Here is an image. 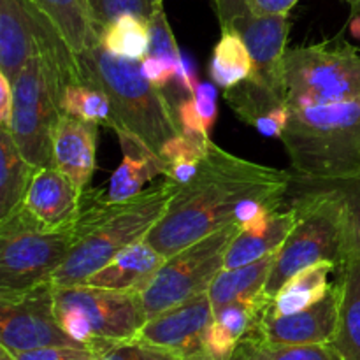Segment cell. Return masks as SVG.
Here are the masks:
<instances>
[{"label": "cell", "instance_id": "17", "mask_svg": "<svg viewBox=\"0 0 360 360\" xmlns=\"http://www.w3.org/2000/svg\"><path fill=\"white\" fill-rule=\"evenodd\" d=\"M98 123L62 112L53 136V165L86 190L95 172Z\"/></svg>", "mask_w": 360, "mask_h": 360}, {"label": "cell", "instance_id": "30", "mask_svg": "<svg viewBox=\"0 0 360 360\" xmlns=\"http://www.w3.org/2000/svg\"><path fill=\"white\" fill-rule=\"evenodd\" d=\"M62 111L86 122L111 127L112 115L108 97L98 88L84 83L69 84L62 95Z\"/></svg>", "mask_w": 360, "mask_h": 360}, {"label": "cell", "instance_id": "44", "mask_svg": "<svg viewBox=\"0 0 360 360\" xmlns=\"http://www.w3.org/2000/svg\"><path fill=\"white\" fill-rule=\"evenodd\" d=\"M200 162H181V164H171L167 165V172H165L164 178L171 179L174 185L181 186L185 183H188L190 179L195 176L197 169H199Z\"/></svg>", "mask_w": 360, "mask_h": 360}, {"label": "cell", "instance_id": "6", "mask_svg": "<svg viewBox=\"0 0 360 360\" xmlns=\"http://www.w3.org/2000/svg\"><path fill=\"white\" fill-rule=\"evenodd\" d=\"M55 309L60 326L72 340L101 354L112 345L136 340L148 322L139 292L84 283L55 285Z\"/></svg>", "mask_w": 360, "mask_h": 360}, {"label": "cell", "instance_id": "20", "mask_svg": "<svg viewBox=\"0 0 360 360\" xmlns=\"http://www.w3.org/2000/svg\"><path fill=\"white\" fill-rule=\"evenodd\" d=\"M164 262L165 257L148 239H141L118 253L108 266L91 274L83 283L143 294Z\"/></svg>", "mask_w": 360, "mask_h": 360}, {"label": "cell", "instance_id": "36", "mask_svg": "<svg viewBox=\"0 0 360 360\" xmlns=\"http://www.w3.org/2000/svg\"><path fill=\"white\" fill-rule=\"evenodd\" d=\"M211 144L202 146V144L195 143V141L188 139L185 134H181V136L174 137L165 144L160 157L167 162V165L181 164V162H200L207 155Z\"/></svg>", "mask_w": 360, "mask_h": 360}, {"label": "cell", "instance_id": "34", "mask_svg": "<svg viewBox=\"0 0 360 360\" xmlns=\"http://www.w3.org/2000/svg\"><path fill=\"white\" fill-rule=\"evenodd\" d=\"M176 116H178L179 127H181V132L185 134L188 139L195 141V143L202 144V146H210L213 141L210 137V130L204 125L202 118H200L199 111H197V105L193 97L185 98L178 104L176 109Z\"/></svg>", "mask_w": 360, "mask_h": 360}, {"label": "cell", "instance_id": "23", "mask_svg": "<svg viewBox=\"0 0 360 360\" xmlns=\"http://www.w3.org/2000/svg\"><path fill=\"white\" fill-rule=\"evenodd\" d=\"M276 255L278 252H273L246 266L221 269L207 290L214 311L234 301L266 294L267 278L273 269Z\"/></svg>", "mask_w": 360, "mask_h": 360}, {"label": "cell", "instance_id": "16", "mask_svg": "<svg viewBox=\"0 0 360 360\" xmlns=\"http://www.w3.org/2000/svg\"><path fill=\"white\" fill-rule=\"evenodd\" d=\"M46 13L34 0H0V72L14 83L37 55V35Z\"/></svg>", "mask_w": 360, "mask_h": 360}, {"label": "cell", "instance_id": "22", "mask_svg": "<svg viewBox=\"0 0 360 360\" xmlns=\"http://www.w3.org/2000/svg\"><path fill=\"white\" fill-rule=\"evenodd\" d=\"M118 136L122 146L123 158L120 167L109 179L108 199L109 200H127L139 195L146 190V186L158 176H165L167 162L160 155L148 150L136 137L127 132H115Z\"/></svg>", "mask_w": 360, "mask_h": 360}, {"label": "cell", "instance_id": "32", "mask_svg": "<svg viewBox=\"0 0 360 360\" xmlns=\"http://www.w3.org/2000/svg\"><path fill=\"white\" fill-rule=\"evenodd\" d=\"M148 28H150V49H148V55L178 63L183 53L179 51L178 42H176L174 34H172V28L169 25L164 7L158 9L148 20Z\"/></svg>", "mask_w": 360, "mask_h": 360}, {"label": "cell", "instance_id": "12", "mask_svg": "<svg viewBox=\"0 0 360 360\" xmlns=\"http://www.w3.org/2000/svg\"><path fill=\"white\" fill-rule=\"evenodd\" d=\"M213 2L221 30L238 34L252 55L253 72L250 77L283 95L281 62L290 34V14H257L243 0Z\"/></svg>", "mask_w": 360, "mask_h": 360}, {"label": "cell", "instance_id": "14", "mask_svg": "<svg viewBox=\"0 0 360 360\" xmlns=\"http://www.w3.org/2000/svg\"><path fill=\"white\" fill-rule=\"evenodd\" d=\"M213 320L214 308L204 292L148 320L137 340L181 355L195 354L204 350V336Z\"/></svg>", "mask_w": 360, "mask_h": 360}, {"label": "cell", "instance_id": "40", "mask_svg": "<svg viewBox=\"0 0 360 360\" xmlns=\"http://www.w3.org/2000/svg\"><path fill=\"white\" fill-rule=\"evenodd\" d=\"M320 185L329 186V188H333L334 192L340 193V195L343 197V200L347 202L352 218H354L355 225H357V231L360 234V176L354 179H347V181L320 183Z\"/></svg>", "mask_w": 360, "mask_h": 360}, {"label": "cell", "instance_id": "39", "mask_svg": "<svg viewBox=\"0 0 360 360\" xmlns=\"http://www.w3.org/2000/svg\"><path fill=\"white\" fill-rule=\"evenodd\" d=\"M176 65H178V63H172L165 58H158V56L148 55L143 58L144 76H146L151 83L157 84L158 88H164L165 84L174 81Z\"/></svg>", "mask_w": 360, "mask_h": 360}, {"label": "cell", "instance_id": "41", "mask_svg": "<svg viewBox=\"0 0 360 360\" xmlns=\"http://www.w3.org/2000/svg\"><path fill=\"white\" fill-rule=\"evenodd\" d=\"M174 81L178 83V86L181 88V90H185L186 94H188V97H192L197 84L200 83L199 77H197L195 74V65H193V62L186 55H181L178 65H176Z\"/></svg>", "mask_w": 360, "mask_h": 360}, {"label": "cell", "instance_id": "13", "mask_svg": "<svg viewBox=\"0 0 360 360\" xmlns=\"http://www.w3.org/2000/svg\"><path fill=\"white\" fill-rule=\"evenodd\" d=\"M341 288L333 281L326 297L290 315H271L266 309L255 333L273 345H333L340 316Z\"/></svg>", "mask_w": 360, "mask_h": 360}, {"label": "cell", "instance_id": "43", "mask_svg": "<svg viewBox=\"0 0 360 360\" xmlns=\"http://www.w3.org/2000/svg\"><path fill=\"white\" fill-rule=\"evenodd\" d=\"M257 14H290L299 0H243Z\"/></svg>", "mask_w": 360, "mask_h": 360}, {"label": "cell", "instance_id": "25", "mask_svg": "<svg viewBox=\"0 0 360 360\" xmlns=\"http://www.w3.org/2000/svg\"><path fill=\"white\" fill-rule=\"evenodd\" d=\"M334 273H338V267L333 262L306 267L281 287V290L271 301L267 311L271 315H290L309 308L326 297L333 285L329 280Z\"/></svg>", "mask_w": 360, "mask_h": 360}, {"label": "cell", "instance_id": "31", "mask_svg": "<svg viewBox=\"0 0 360 360\" xmlns=\"http://www.w3.org/2000/svg\"><path fill=\"white\" fill-rule=\"evenodd\" d=\"M86 6L91 21L101 34L109 23L127 14L148 21L164 7V0H86Z\"/></svg>", "mask_w": 360, "mask_h": 360}, {"label": "cell", "instance_id": "38", "mask_svg": "<svg viewBox=\"0 0 360 360\" xmlns=\"http://www.w3.org/2000/svg\"><path fill=\"white\" fill-rule=\"evenodd\" d=\"M192 97L193 101H195L197 111H199L204 125H206V129L211 132L214 123H217V116H218L217 90H214V86L211 83H199Z\"/></svg>", "mask_w": 360, "mask_h": 360}, {"label": "cell", "instance_id": "11", "mask_svg": "<svg viewBox=\"0 0 360 360\" xmlns=\"http://www.w3.org/2000/svg\"><path fill=\"white\" fill-rule=\"evenodd\" d=\"M0 347L13 355L48 347H84L60 326L53 280L27 290H0Z\"/></svg>", "mask_w": 360, "mask_h": 360}, {"label": "cell", "instance_id": "4", "mask_svg": "<svg viewBox=\"0 0 360 360\" xmlns=\"http://www.w3.org/2000/svg\"><path fill=\"white\" fill-rule=\"evenodd\" d=\"M280 141L299 179L347 181L360 176V98L292 109Z\"/></svg>", "mask_w": 360, "mask_h": 360}, {"label": "cell", "instance_id": "47", "mask_svg": "<svg viewBox=\"0 0 360 360\" xmlns=\"http://www.w3.org/2000/svg\"><path fill=\"white\" fill-rule=\"evenodd\" d=\"M0 360H16V359H14V355L11 354L9 350H6V348L0 347Z\"/></svg>", "mask_w": 360, "mask_h": 360}, {"label": "cell", "instance_id": "24", "mask_svg": "<svg viewBox=\"0 0 360 360\" xmlns=\"http://www.w3.org/2000/svg\"><path fill=\"white\" fill-rule=\"evenodd\" d=\"M35 169L20 151L9 129L0 127V220L23 204Z\"/></svg>", "mask_w": 360, "mask_h": 360}, {"label": "cell", "instance_id": "7", "mask_svg": "<svg viewBox=\"0 0 360 360\" xmlns=\"http://www.w3.org/2000/svg\"><path fill=\"white\" fill-rule=\"evenodd\" d=\"M281 79L290 109L355 101L360 98V55L341 37L287 48Z\"/></svg>", "mask_w": 360, "mask_h": 360}, {"label": "cell", "instance_id": "26", "mask_svg": "<svg viewBox=\"0 0 360 360\" xmlns=\"http://www.w3.org/2000/svg\"><path fill=\"white\" fill-rule=\"evenodd\" d=\"M56 25L76 55L101 42L86 0H34Z\"/></svg>", "mask_w": 360, "mask_h": 360}, {"label": "cell", "instance_id": "19", "mask_svg": "<svg viewBox=\"0 0 360 360\" xmlns=\"http://www.w3.org/2000/svg\"><path fill=\"white\" fill-rule=\"evenodd\" d=\"M224 97L236 116L264 137L280 139L287 129L292 109L285 102V97L253 77L224 90Z\"/></svg>", "mask_w": 360, "mask_h": 360}, {"label": "cell", "instance_id": "18", "mask_svg": "<svg viewBox=\"0 0 360 360\" xmlns=\"http://www.w3.org/2000/svg\"><path fill=\"white\" fill-rule=\"evenodd\" d=\"M297 221V210H264L253 220L241 225L225 255V269L246 266L269 253L278 252Z\"/></svg>", "mask_w": 360, "mask_h": 360}, {"label": "cell", "instance_id": "48", "mask_svg": "<svg viewBox=\"0 0 360 360\" xmlns=\"http://www.w3.org/2000/svg\"><path fill=\"white\" fill-rule=\"evenodd\" d=\"M352 7V13H360V0H345Z\"/></svg>", "mask_w": 360, "mask_h": 360}, {"label": "cell", "instance_id": "45", "mask_svg": "<svg viewBox=\"0 0 360 360\" xmlns=\"http://www.w3.org/2000/svg\"><path fill=\"white\" fill-rule=\"evenodd\" d=\"M348 30H350L352 37L360 41V13H352L350 21H348Z\"/></svg>", "mask_w": 360, "mask_h": 360}, {"label": "cell", "instance_id": "3", "mask_svg": "<svg viewBox=\"0 0 360 360\" xmlns=\"http://www.w3.org/2000/svg\"><path fill=\"white\" fill-rule=\"evenodd\" d=\"M81 81L98 88L111 105L109 129L127 132L160 155L165 144L181 136L178 116L162 88L143 72V60L112 55L97 42L77 55Z\"/></svg>", "mask_w": 360, "mask_h": 360}, {"label": "cell", "instance_id": "5", "mask_svg": "<svg viewBox=\"0 0 360 360\" xmlns=\"http://www.w3.org/2000/svg\"><path fill=\"white\" fill-rule=\"evenodd\" d=\"M304 188L294 200L297 221L278 250L266 283L271 299L306 267L333 262L340 269L355 236V221L340 193L315 181L299 179Z\"/></svg>", "mask_w": 360, "mask_h": 360}, {"label": "cell", "instance_id": "9", "mask_svg": "<svg viewBox=\"0 0 360 360\" xmlns=\"http://www.w3.org/2000/svg\"><path fill=\"white\" fill-rule=\"evenodd\" d=\"M239 231L241 224L236 221L167 257L141 294L146 319L210 290L218 273L225 269V255Z\"/></svg>", "mask_w": 360, "mask_h": 360}, {"label": "cell", "instance_id": "29", "mask_svg": "<svg viewBox=\"0 0 360 360\" xmlns=\"http://www.w3.org/2000/svg\"><path fill=\"white\" fill-rule=\"evenodd\" d=\"M101 42L112 55L143 60L150 49L148 21L132 14L118 18L101 32Z\"/></svg>", "mask_w": 360, "mask_h": 360}, {"label": "cell", "instance_id": "15", "mask_svg": "<svg viewBox=\"0 0 360 360\" xmlns=\"http://www.w3.org/2000/svg\"><path fill=\"white\" fill-rule=\"evenodd\" d=\"M84 192L55 165L37 167L21 207L44 229H63L79 218Z\"/></svg>", "mask_w": 360, "mask_h": 360}, {"label": "cell", "instance_id": "10", "mask_svg": "<svg viewBox=\"0 0 360 360\" xmlns=\"http://www.w3.org/2000/svg\"><path fill=\"white\" fill-rule=\"evenodd\" d=\"M14 105L9 132L34 167L53 165V136L62 116V90L44 60L34 55L13 83Z\"/></svg>", "mask_w": 360, "mask_h": 360}, {"label": "cell", "instance_id": "27", "mask_svg": "<svg viewBox=\"0 0 360 360\" xmlns=\"http://www.w3.org/2000/svg\"><path fill=\"white\" fill-rule=\"evenodd\" d=\"M207 72L214 86L221 90L234 88L236 84L243 83L252 76V55L238 34L231 30H221L220 41L213 49Z\"/></svg>", "mask_w": 360, "mask_h": 360}, {"label": "cell", "instance_id": "8", "mask_svg": "<svg viewBox=\"0 0 360 360\" xmlns=\"http://www.w3.org/2000/svg\"><path fill=\"white\" fill-rule=\"evenodd\" d=\"M76 238V224L63 229H44L21 206L2 218L0 290H27L51 280L72 250Z\"/></svg>", "mask_w": 360, "mask_h": 360}, {"label": "cell", "instance_id": "2", "mask_svg": "<svg viewBox=\"0 0 360 360\" xmlns=\"http://www.w3.org/2000/svg\"><path fill=\"white\" fill-rule=\"evenodd\" d=\"M174 192L176 185L167 178L148 186L139 195L118 202L109 200L105 193L86 188L76 221V243L51 276L53 283L56 287L83 283L123 250L146 239L164 217Z\"/></svg>", "mask_w": 360, "mask_h": 360}, {"label": "cell", "instance_id": "28", "mask_svg": "<svg viewBox=\"0 0 360 360\" xmlns=\"http://www.w3.org/2000/svg\"><path fill=\"white\" fill-rule=\"evenodd\" d=\"M231 360H343L333 345H273L259 336H246Z\"/></svg>", "mask_w": 360, "mask_h": 360}, {"label": "cell", "instance_id": "35", "mask_svg": "<svg viewBox=\"0 0 360 360\" xmlns=\"http://www.w3.org/2000/svg\"><path fill=\"white\" fill-rule=\"evenodd\" d=\"M16 360H101V352L88 347H48L39 350L21 352Z\"/></svg>", "mask_w": 360, "mask_h": 360}, {"label": "cell", "instance_id": "1", "mask_svg": "<svg viewBox=\"0 0 360 360\" xmlns=\"http://www.w3.org/2000/svg\"><path fill=\"white\" fill-rule=\"evenodd\" d=\"M294 179L288 171L255 164L213 143L195 176L185 185H176L164 217L146 239L167 259L236 224L239 207L248 200L283 202Z\"/></svg>", "mask_w": 360, "mask_h": 360}, {"label": "cell", "instance_id": "33", "mask_svg": "<svg viewBox=\"0 0 360 360\" xmlns=\"http://www.w3.org/2000/svg\"><path fill=\"white\" fill-rule=\"evenodd\" d=\"M185 355L178 352L167 350V348L155 347V345L144 343L141 340L123 341L109 347L102 352L101 360H183Z\"/></svg>", "mask_w": 360, "mask_h": 360}, {"label": "cell", "instance_id": "42", "mask_svg": "<svg viewBox=\"0 0 360 360\" xmlns=\"http://www.w3.org/2000/svg\"><path fill=\"white\" fill-rule=\"evenodd\" d=\"M13 105H14V86L13 81L7 79L0 72V127L9 129L11 120H13Z\"/></svg>", "mask_w": 360, "mask_h": 360}, {"label": "cell", "instance_id": "21", "mask_svg": "<svg viewBox=\"0 0 360 360\" xmlns=\"http://www.w3.org/2000/svg\"><path fill=\"white\" fill-rule=\"evenodd\" d=\"M338 283L341 301L333 347L343 360H360V234L357 225L347 260L338 269Z\"/></svg>", "mask_w": 360, "mask_h": 360}, {"label": "cell", "instance_id": "46", "mask_svg": "<svg viewBox=\"0 0 360 360\" xmlns=\"http://www.w3.org/2000/svg\"><path fill=\"white\" fill-rule=\"evenodd\" d=\"M183 360H220V359H217L214 355L207 354L206 350H199V352H195V354L185 355Z\"/></svg>", "mask_w": 360, "mask_h": 360}, {"label": "cell", "instance_id": "37", "mask_svg": "<svg viewBox=\"0 0 360 360\" xmlns=\"http://www.w3.org/2000/svg\"><path fill=\"white\" fill-rule=\"evenodd\" d=\"M238 343L239 341L217 319L211 322L204 336V350L220 360H231Z\"/></svg>", "mask_w": 360, "mask_h": 360}]
</instances>
